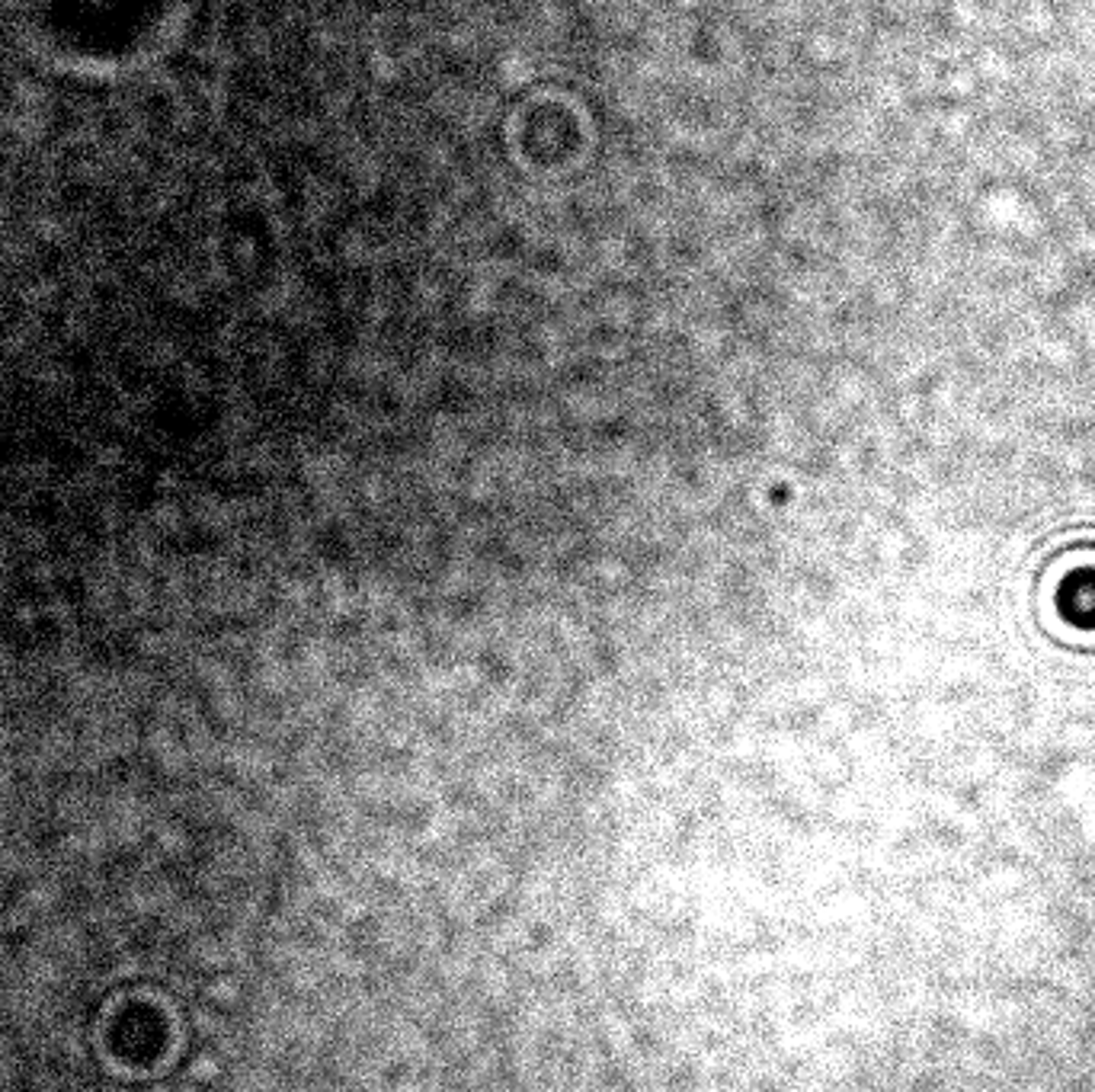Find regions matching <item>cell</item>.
<instances>
[{
  "instance_id": "obj_1",
  "label": "cell",
  "mask_w": 1095,
  "mask_h": 1092,
  "mask_svg": "<svg viewBox=\"0 0 1095 1092\" xmlns=\"http://www.w3.org/2000/svg\"><path fill=\"white\" fill-rule=\"evenodd\" d=\"M1060 612L1077 628H1095V570H1077L1060 590Z\"/></svg>"
}]
</instances>
